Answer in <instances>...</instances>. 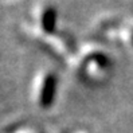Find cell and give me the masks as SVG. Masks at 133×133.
Wrapping results in <instances>:
<instances>
[{
    "label": "cell",
    "mask_w": 133,
    "mask_h": 133,
    "mask_svg": "<svg viewBox=\"0 0 133 133\" xmlns=\"http://www.w3.org/2000/svg\"><path fill=\"white\" fill-rule=\"evenodd\" d=\"M57 86L58 79L54 74H47L43 81L41 94H39V104L43 109H49L54 104V99L57 96Z\"/></svg>",
    "instance_id": "1"
},
{
    "label": "cell",
    "mask_w": 133,
    "mask_h": 133,
    "mask_svg": "<svg viewBox=\"0 0 133 133\" xmlns=\"http://www.w3.org/2000/svg\"><path fill=\"white\" fill-rule=\"evenodd\" d=\"M57 19H58V14L57 10L54 7H47L43 14H42V28L46 34H52L57 28Z\"/></svg>",
    "instance_id": "2"
},
{
    "label": "cell",
    "mask_w": 133,
    "mask_h": 133,
    "mask_svg": "<svg viewBox=\"0 0 133 133\" xmlns=\"http://www.w3.org/2000/svg\"><path fill=\"white\" fill-rule=\"evenodd\" d=\"M93 59L94 61H97L98 63L102 66V67H105V66H108L109 65V59L105 57V55H102V54H96L94 57H93Z\"/></svg>",
    "instance_id": "3"
},
{
    "label": "cell",
    "mask_w": 133,
    "mask_h": 133,
    "mask_svg": "<svg viewBox=\"0 0 133 133\" xmlns=\"http://www.w3.org/2000/svg\"><path fill=\"white\" fill-rule=\"evenodd\" d=\"M132 43H133V32H132Z\"/></svg>",
    "instance_id": "4"
}]
</instances>
